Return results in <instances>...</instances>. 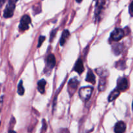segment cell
<instances>
[{"label":"cell","instance_id":"6da1fadb","mask_svg":"<svg viewBox=\"0 0 133 133\" xmlns=\"http://www.w3.org/2000/svg\"><path fill=\"white\" fill-rule=\"evenodd\" d=\"M93 91V88L90 86L84 87L79 90V96L84 101H87L89 99Z\"/></svg>","mask_w":133,"mask_h":133},{"label":"cell","instance_id":"7a4b0ae2","mask_svg":"<svg viewBox=\"0 0 133 133\" xmlns=\"http://www.w3.org/2000/svg\"><path fill=\"white\" fill-rule=\"evenodd\" d=\"M15 6H16V3L9 0L8 4L6 6L4 10V12H3V16L5 18H11L13 16Z\"/></svg>","mask_w":133,"mask_h":133},{"label":"cell","instance_id":"3957f363","mask_svg":"<svg viewBox=\"0 0 133 133\" xmlns=\"http://www.w3.org/2000/svg\"><path fill=\"white\" fill-rule=\"evenodd\" d=\"M31 22V20L29 16L27 15H24L20 20V25H19L20 30L21 31H24L29 29V24H30Z\"/></svg>","mask_w":133,"mask_h":133},{"label":"cell","instance_id":"277c9868","mask_svg":"<svg viewBox=\"0 0 133 133\" xmlns=\"http://www.w3.org/2000/svg\"><path fill=\"white\" fill-rule=\"evenodd\" d=\"M124 31L120 28H116L112 32L110 35L111 39L114 41H118L124 37Z\"/></svg>","mask_w":133,"mask_h":133},{"label":"cell","instance_id":"5b68a950","mask_svg":"<svg viewBox=\"0 0 133 133\" xmlns=\"http://www.w3.org/2000/svg\"><path fill=\"white\" fill-rule=\"evenodd\" d=\"M107 2L108 0H97L95 7V16L97 18H98L103 10L105 7Z\"/></svg>","mask_w":133,"mask_h":133},{"label":"cell","instance_id":"8992f818","mask_svg":"<svg viewBox=\"0 0 133 133\" xmlns=\"http://www.w3.org/2000/svg\"><path fill=\"white\" fill-rule=\"evenodd\" d=\"M129 88L128 80L125 77H120L117 80V89L119 91H125Z\"/></svg>","mask_w":133,"mask_h":133},{"label":"cell","instance_id":"52a82bcc","mask_svg":"<svg viewBox=\"0 0 133 133\" xmlns=\"http://www.w3.org/2000/svg\"><path fill=\"white\" fill-rule=\"evenodd\" d=\"M79 84V81L76 78H74L71 79L69 82V85H68V90L69 92L70 95H73L75 92L76 91V89L78 88V85Z\"/></svg>","mask_w":133,"mask_h":133},{"label":"cell","instance_id":"ba28073f","mask_svg":"<svg viewBox=\"0 0 133 133\" xmlns=\"http://www.w3.org/2000/svg\"><path fill=\"white\" fill-rule=\"evenodd\" d=\"M56 60L54 54H50L46 59V69L52 70L56 65Z\"/></svg>","mask_w":133,"mask_h":133},{"label":"cell","instance_id":"9c48e42d","mask_svg":"<svg viewBox=\"0 0 133 133\" xmlns=\"http://www.w3.org/2000/svg\"><path fill=\"white\" fill-rule=\"evenodd\" d=\"M74 70H75L76 72H78L79 75H81V74L84 72V63H83V61L81 59H78L76 61V63H75V66H74Z\"/></svg>","mask_w":133,"mask_h":133},{"label":"cell","instance_id":"30bf717a","mask_svg":"<svg viewBox=\"0 0 133 133\" xmlns=\"http://www.w3.org/2000/svg\"><path fill=\"white\" fill-rule=\"evenodd\" d=\"M126 130V124L123 121H119L116 124L114 131L116 133H123Z\"/></svg>","mask_w":133,"mask_h":133},{"label":"cell","instance_id":"8fae6325","mask_svg":"<svg viewBox=\"0 0 133 133\" xmlns=\"http://www.w3.org/2000/svg\"><path fill=\"white\" fill-rule=\"evenodd\" d=\"M70 36V33L68 30H66V29H65V30L63 31L62 35H61V37L60 39V42L59 44L61 46H63L65 44V42L67 40L69 37Z\"/></svg>","mask_w":133,"mask_h":133},{"label":"cell","instance_id":"7c38bea8","mask_svg":"<svg viewBox=\"0 0 133 133\" xmlns=\"http://www.w3.org/2000/svg\"><path fill=\"white\" fill-rule=\"evenodd\" d=\"M120 95V91L118 90L117 89H114V91H112L110 93V94L109 95L108 97V100L109 102H112L113 101H114L115 99L117 98L119 95Z\"/></svg>","mask_w":133,"mask_h":133},{"label":"cell","instance_id":"4fadbf2b","mask_svg":"<svg viewBox=\"0 0 133 133\" xmlns=\"http://www.w3.org/2000/svg\"><path fill=\"white\" fill-rule=\"evenodd\" d=\"M88 82L91 83V84H95L96 82V78H95V76L93 74V71H91V70H89V71L88 72V74H87V77L86 79H85Z\"/></svg>","mask_w":133,"mask_h":133},{"label":"cell","instance_id":"5bb4252c","mask_svg":"<svg viewBox=\"0 0 133 133\" xmlns=\"http://www.w3.org/2000/svg\"><path fill=\"white\" fill-rule=\"evenodd\" d=\"M46 84V82L45 80H44V79H42V80H39V82H38V84H37V85H38V90H39V91L41 93H44V91H45V85Z\"/></svg>","mask_w":133,"mask_h":133},{"label":"cell","instance_id":"9a60e30c","mask_svg":"<svg viewBox=\"0 0 133 133\" xmlns=\"http://www.w3.org/2000/svg\"><path fill=\"white\" fill-rule=\"evenodd\" d=\"M123 49V47L122 44H114L112 46V50H113V52L114 53V54L116 55L120 54L122 52Z\"/></svg>","mask_w":133,"mask_h":133},{"label":"cell","instance_id":"2e32d148","mask_svg":"<svg viewBox=\"0 0 133 133\" xmlns=\"http://www.w3.org/2000/svg\"><path fill=\"white\" fill-rule=\"evenodd\" d=\"M97 74L102 78H106L108 75V72L107 70L104 68H98L96 69Z\"/></svg>","mask_w":133,"mask_h":133},{"label":"cell","instance_id":"e0dca14e","mask_svg":"<svg viewBox=\"0 0 133 133\" xmlns=\"http://www.w3.org/2000/svg\"><path fill=\"white\" fill-rule=\"evenodd\" d=\"M106 87V80L105 79H101L99 81V84H98V90L100 91H102L104 90Z\"/></svg>","mask_w":133,"mask_h":133},{"label":"cell","instance_id":"ac0fdd59","mask_svg":"<svg viewBox=\"0 0 133 133\" xmlns=\"http://www.w3.org/2000/svg\"><path fill=\"white\" fill-rule=\"evenodd\" d=\"M24 92H25V90H24V86H23V82L21 80L18 85V93L20 95H23L24 94Z\"/></svg>","mask_w":133,"mask_h":133},{"label":"cell","instance_id":"d6986e66","mask_svg":"<svg viewBox=\"0 0 133 133\" xmlns=\"http://www.w3.org/2000/svg\"><path fill=\"white\" fill-rule=\"evenodd\" d=\"M45 39H46V37L44 36H40V37H39V42H38V45H37L38 48H39V47H40L42 45V44H43V42L44 41Z\"/></svg>","mask_w":133,"mask_h":133},{"label":"cell","instance_id":"ffe728a7","mask_svg":"<svg viewBox=\"0 0 133 133\" xmlns=\"http://www.w3.org/2000/svg\"><path fill=\"white\" fill-rule=\"evenodd\" d=\"M56 32H57V29H54V30L52 31V32H51V34H50V42L53 41L54 38V37H55V35H56Z\"/></svg>","mask_w":133,"mask_h":133},{"label":"cell","instance_id":"44dd1931","mask_svg":"<svg viewBox=\"0 0 133 133\" xmlns=\"http://www.w3.org/2000/svg\"><path fill=\"white\" fill-rule=\"evenodd\" d=\"M129 12H130V15H133V1L129 6Z\"/></svg>","mask_w":133,"mask_h":133},{"label":"cell","instance_id":"7402d4cb","mask_svg":"<svg viewBox=\"0 0 133 133\" xmlns=\"http://www.w3.org/2000/svg\"><path fill=\"white\" fill-rule=\"evenodd\" d=\"M5 0H0V9L3 7V4L5 3Z\"/></svg>","mask_w":133,"mask_h":133},{"label":"cell","instance_id":"603a6c76","mask_svg":"<svg viewBox=\"0 0 133 133\" xmlns=\"http://www.w3.org/2000/svg\"><path fill=\"white\" fill-rule=\"evenodd\" d=\"M9 133H16V132L15 131H14V130H10L9 131Z\"/></svg>","mask_w":133,"mask_h":133},{"label":"cell","instance_id":"cb8c5ba5","mask_svg":"<svg viewBox=\"0 0 133 133\" xmlns=\"http://www.w3.org/2000/svg\"><path fill=\"white\" fill-rule=\"evenodd\" d=\"M76 2H78V3H80L82 2V0H76Z\"/></svg>","mask_w":133,"mask_h":133},{"label":"cell","instance_id":"d4e9b609","mask_svg":"<svg viewBox=\"0 0 133 133\" xmlns=\"http://www.w3.org/2000/svg\"><path fill=\"white\" fill-rule=\"evenodd\" d=\"M132 108H133V101H132Z\"/></svg>","mask_w":133,"mask_h":133}]
</instances>
